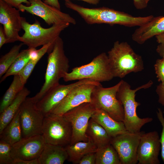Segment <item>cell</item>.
<instances>
[{
  "label": "cell",
  "mask_w": 164,
  "mask_h": 164,
  "mask_svg": "<svg viewBox=\"0 0 164 164\" xmlns=\"http://www.w3.org/2000/svg\"><path fill=\"white\" fill-rule=\"evenodd\" d=\"M67 8L77 12L88 24H118L128 27L141 26L151 20L152 15L135 17L123 12L103 7L88 8L75 4L70 1H65Z\"/></svg>",
  "instance_id": "6da1fadb"
},
{
  "label": "cell",
  "mask_w": 164,
  "mask_h": 164,
  "mask_svg": "<svg viewBox=\"0 0 164 164\" xmlns=\"http://www.w3.org/2000/svg\"><path fill=\"white\" fill-rule=\"evenodd\" d=\"M108 56L114 77L123 78L130 73L140 72L144 69L141 56L126 42H115Z\"/></svg>",
  "instance_id": "7a4b0ae2"
},
{
  "label": "cell",
  "mask_w": 164,
  "mask_h": 164,
  "mask_svg": "<svg viewBox=\"0 0 164 164\" xmlns=\"http://www.w3.org/2000/svg\"><path fill=\"white\" fill-rule=\"evenodd\" d=\"M153 82L150 80L147 83L132 89L130 85L127 82L121 80V83L117 94L118 99L122 103L124 111L123 123L127 130L131 133L140 132L142 127L145 124L151 122L153 119L147 117L139 118L137 114L136 109L140 104L135 99L136 93L142 89L150 87Z\"/></svg>",
  "instance_id": "3957f363"
},
{
  "label": "cell",
  "mask_w": 164,
  "mask_h": 164,
  "mask_svg": "<svg viewBox=\"0 0 164 164\" xmlns=\"http://www.w3.org/2000/svg\"><path fill=\"white\" fill-rule=\"evenodd\" d=\"M69 68V61L65 53L63 42L59 36L47 57L44 83L39 91L31 97L32 100L36 103L49 90L60 84V79L68 72Z\"/></svg>",
  "instance_id": "277c9868"
},
{
  "label": "cell",
  "mask_w": 164,
  "mask_h": 164,
  "mask_svg": "<svg viewBox=\"0 0 164 164\" xmlns=\"http://www.w3.org/2000/svg\"><path fill=\"white\" fill-rule=\"evenodd\" d=\"M21 24L24 33L22 36L19 37L18 41L29 48H36L49 43L54 44L61 32L67 28L70 24L65 22L54 24L50 27L45 28L42 27L38 21L36 20L31 24L22 17Z\"/></svg>",
  "instance_id": "5b68a950"
},
{
  "label": "cell",
  "mask_w": 164,
  "mask_h": 164,
  "mask_svg": "<svg viewBox=\"0 0 164 164\" xmlns=\"http://www.w3.org/2000/svg\"><path fill=\"white\" fill-rule=\"evenodd\" d=\"M114 77L105 53L94 57L89 63L74 67L70 72H67L63 78L65 82L89 79L100 82L109 81Z\"/></svg>",
  "instance_id": "8992f818"
},
{
  "label": "cell",
  "mask_w": 164,
  "mask_h": 164,
  "mask_svg": "<svg viewBox=\"0 0 164 164\" xmlns=\"http://www.w3.org/2000/svg\"><path fill=\"white\" fill-rule=\"evenodd\" d=\"M121 80L115 85L103 87L101 84L96 85L91 94V103L96 108L102 110L118 121H123L124 111L122 104L117 97Z\"/></svg>",
  "instance_id": "52a82bcc"
},
{
  "label": "cell",
  "mask_w": 164,
  "mask_h": 164,
  "mask_svg": "<svg viewBox=\"0 0 164 164\" xmlns=\"http://www.w3.org/2000/svg\"><path fill=\"white\" fill-rule=\"evenodd\" d=\"M42 133L46 143L65 147L70 143L72 127L63 115L51 113L45 116Z\"/></svg>",
  "instance_id": "ba28073f"
},
{
  "label": "cell",
  "mask_w": 164,
  "mask_h": 164,
  "mask_svg": "<svg viewBox=\"0 0 164 164\" xmlns=\"http://www.w3.org/2000/svg\"><path fill=\"white\" fill-rule=\"evenodd\" d=\"M96 108L91 102L84 103L69 111L63 116L70 123L72 135L70 143L87 142L89 138L86 131L90 119Z\"/></svg>",
  "instance_id": "9c48e42d"
},
{
  "label": "cell",
  "mask_w": 164,
  "mask_h": 164,
  "mask_svg": "<svg viewBox=\"0 0 164 164\" xmlns=\"http://www.w3.org/2000/svg\"><path fill=\"white\" fill-rule=\"evenodd\" d=\"M22 138L42 135L44 115L37 107L31 97H27L20 108Z\"/></svg>",
  "instance_id": "30bf717a"
},
{
  "label": "cell",
  "mask_w": 164,
  "mask_h": 164,
  "mask_svg": "<svg viewBox=\"0 0 164 164\" xmlns=\"http://www.w3.org/2000/svg\"><path fill=\"white\" fill-rule=\"evenodd\" d=\"M29 6L21 4L18 9L22 12L26 11L42 19L49 26L67 22L75 25V19L69 14L63 12L55 7L47 4L41 0H29Z\"/></svg>",
  "instance_id": "8fae6325"
},
{
  "label": "cell",
  "mask_w": 164,
  "mask_h": 164,
  "mask_svg": "<svg viewBox=\"0 0 164 164\" xmlns=\"http://www.w3.org/2000/svg\"><path fill=\"white\" fill-rule=\"evenodd\" d=\"M144 132H128L111 138L110 143L116 151L121 164H136L137 151L142 134Z\"/></svg>",
  "instance_id": "7c38bea8"
},
{
  "label": "cell",
  "mask_w": 164,
  "mask_h": 164,
  "mask_svg": "<svg viewBox=\"0 0 164 164\" xmlns=\"http://www.w3.org/2000/svg\"><path fill=\"white\" fill-rule=\"evenodd\" d=\"M100 84V82H93L76 86L56 107L51 113L63 115L69 111L84 103L91 102L92 91L95 86Z\"/></svg>",
  "instance_id": "4fadbf2b"
},
{
  "label": "cell",
  "mask_w": 164,
  "mask_h": 164,
  "mask_svg": "<svg viewBox=\"0 0 164 164\" xmlns=\"http://www.w3.org/2000/svg\"><path fill=\"white\" fill-rule=\"evenodd\" d=\"M161 149L157 132L153 131L141 135L137 151L138 164H159V155Z\"/></svg>",
  "instance_id": "5bb4252c"
},
{
  "label": "cell",
  "mask_w": 164,
  "mask_h": 164,
  "mask_svg": "<svg viewBox=\"0 0 164 164\" xmlns=\"http://www.w3.org/2000/svg\"><path fill=\"white\" fill-rule=\"evenodd\" d=\"M19 10L0 0V23L3 25L6 43L18 41L19 32L22 29V17Z\"/></svg>",
  "instance_id": "9a60e30c"
},
{
  "label": "cell",
  "mask_w": 164,
  "mask_h": 164,
  "mask_svg": "<svg viewBox=\"0 0 164 164\" xmlns=\"http://www.w3.org/2000/svg\"><path fill=\"white\" fill-rule=\"evenodd\" d=\"M45 144L42 135L22 138L12 146V156L13 159L31 160L38 159Z\"/></svg>",
  "instance_id": "2e32d148"
},
{
  "label": "cell",
  "mask_w": 164,
  "mask_h": 164,
  "mask_svg": "<svg viewBox=\"0 0 164 164\" xmlns=\"http://www.w3.org/2000/svg\"><path fill=\"white\" fill-rule=\"evenodd\" d=\"M93 82L95 81L89 79H84L67 85L59 84L47 91L36 103V106L45 116L49 114L74 87L80 84Z\"/></svg>",
  "instance_id": "e0dca14e"
},
{
  "label": "cell",
  "mask_w": 164,
  "mask_h": 164,
  "mask_svg": "<svg viewBox=\"0 0 164 164\" xmlns=\"http://www.w3.org/2000/svg\"><path fill=\"white\" fill-rule=\"evenodd\" d=\"M164 33V16L154 17L136 29L132 35L133 41L142 44L154 36Z\"/></svg>",
  "instance_id": "ac0fdd59"
},
{
  "label": "cell",
  "mask_w": 164,
  "mask_h": 164,
  "mask_svg": "<svg viewBox=\"0 0 164 164\" xmlns=\"http://www.w3.org/2000/svg\"><path fill=\"white\" fill-rule=\"evenodd\" d=\"M91 118L101 125L111 138L128 132L123 122L116 121L102 110L96 108Z\"/></svg>",
  "instance_id": "d6986e66"
},
{
  "label": "cell",
  "mask_w": 164,
  "mask_h": 164,
  "mask_svg": "<svg viewBox=\"0 0 164 164\" xmlns=\"http://www.w3.org/2000/svg\"><path fill=\"white\" fill-rule=\"evenodd\" d=\"M68 159L65 147L46 143L38 160L39 164H63Z\"/></svg>",
  "instance_id": "ffe728a7"
},
{
  "label": "cell",
  "mask_w": 164,
  "mask_h": 164,
  "mask_svg": "<svg viewBox=\"0 0 164 164\" xmlns=\"http://www.w3.org/2000/svg\"><path fill=\"white\" fill-rule=\"evenodd\" d=\"M30 93V91L27 88L24 87L13 101L0 113V133L13 118L22 104Z\"/></svg>",
  "instance_id": "44dd1931"
},
{
  "label": "cell",
  "mask_w": 164,
  "mask_h": 164,
  "mask_svg": "<svg viewBox=\"0 0 164 164\" xmlns=\"http://www.w3.org/2000/svg\"><path fill=\"white\" fill-rule=\"evenodd\" d=\"M65 147L68 155L67 160L74 164H79L84 155L96 152L97 149L96 145L89 139L87 141L78 142L73 144H69Z\"/></svg>",
  "instance_id": "7402d4cb"
},
{
  "label": "cell",
  "mask_w": 164,
  "mask_h": 164,
  "mask_svg": "<svg viewBox=\"0 0 164 164\" xmlns=\"http://www.w3.org/2000/svg\"><path fill=\"white\" fill-rule=\"evenodd\" d=\"M22 138L19 109L12 119L0 133V140L12 146Z\"/></svg>",
  "instance_id": "603a6c76"
},
{
  "label": "cell",
  "mask_w": 164,
  "mask_h": 164,
  "mask_svg": "<svg viewBox=\"0 0 164 164\" xmlns=\"http://www.w3.org/2000/svg\"><path fill=\"white\" fill-rule=\"evenodd\" d=\"M86 134L97 148L110 143L111 139L104 129L91 118L89 121Z\"/></svg>",
  "instance_id": "cb8c5ba5"
},
{
  "label": "cell",
  "mask_w": 164,
  "mask_h": 164,
  "mask_svg": "<svg viewBox=\"0 0 164 164\" xmlns=\"http://www.w3.org/2000/svg\"><path fill=\"white\" fill-rule=\"evenodd\" d=\"M95 164H121L118 154L110 143L97 148Z\"/></svg>",
  "instance_id": "d4e9b609"
},
{
  "label": "cell",
  "mask_w": 164,
  "mask_h": 164,
  "mask_svg": "<svg viewBox=\"0 0 164 164\" xmlns=\"http://www.w3.org/2000/svg\"><path fill=\"white\" fill-rule=\"evenodd\" d=\"M18 75L14 76L10 86L4 94L0 105V113L2 112L13 101L18 94L24 87Z\"/></svg>",
  "instance_id": "484cf974"
},
{
  "label": "cell",
  "mask_w": 164,
  "mask_h": 164,
  "mask_svg": "<svg viewBox=\"0 0 164 164\" xmlns=\"http://www.w3.org/2000/svg\"><path fill=\"white\" fill-rule=\"evenodd\" d=\"M30 48H28L20 52L13 63L1 77L0 83L4 81L8 77L19 74L30 60Z\"/></svg>",
  "instance_id": "4316f807"
},
{
  "label": "cell",
  "mask_w": 164,
  "mask_h": 164,
  "mask_svg": "<svg viewBox=\"0 0 164 164\" xmlns=\"http://www.w3.org/2000/svg\"><path fill=\"white\" fill-rule=\"evenodd\" d=\"M53 45L54 44L49 43L43 46L40 49L38 50L39 56L37 59L35 60H30L25 67L19 73L18 75L23 84L25 85L26 83L37 63L46 53H49L52 51Z\"/></svg>",
  "instance_id": "83f0119b"
},
{
  "label": "cell",
  "mask_w": 164,
  "mask_h": 164,
  "mask_svg": "<svg viewBox=\"0 0 164 164\" xmlns=\"http://www.w3.org/2000/svg\"><path fill=\"white\" fill-rule=\"evenodd\" d=\"M22 43L13 46L9 51L3 56L0 59V77L5 73L13 63L20 53L23 45Z\"/></svg>",
  "instance_id": "f1b7e54d"
},
{
  "label": "cell",
  "mask_w": 164,
  "mask_h": 164,
  "mask_svg": "<svg viewBox=\"0 0 164 164\" xmlns=\"http://www.w3.org/2000/svg\"><path fill=\"white\" fill-rule=\"evenodd\" d=\"M12 146L5 142L0 141V164H12L13 159L11 155Z\"/></svg>",
  "instance_id": "f546056e"
},
{
  "label": "cell",
  "mask_w": 164,
  "mask_h": 164,
  "mask_svg": "<svg viewBox=\"0 0 164 164\" xmlns=\"http://www.w3.org/2000/svg\"><path fill=\"white\" fill-rule=\"evenodd\" d=\"M157 117L162 126V131L160 141L161 145V156L164 163V117L163 112L160 108H158L156 112Z\"/></svg>",
  "instance_id": "4dcf8cb0"
},
{
  "label": "cell",
  "mask_w": 164,
  "mask_h": 164,
  "mask_svg": "<svg viewBox=\"0 0 164 164\" xmlns=\"http://www.w3.org/2000/svg\"><path fill=\"white\" fill-rule=\"evenodd\" d=\"M155 73L159 81L164 82V58L157 59L154 65Z\"/></svg>",
  "instance_id": "1f68e13d"
},
{
  "label": "cell",
  "mask_w": 164,
  "mask_h": 164,
  "mask_svg": "<svg viewBox=\"0 0 164 164\" xmlns=\"http://www.w3.org/2000/svg\"><path fill=\"white\" fill-rule=\"evenodd\" d=\"M96 152L89 153L84 155L79 162V164H95Z\"/></svg>",
  "instance_id": "d6a6232c"
},
{
  "label": "cell",
  "mask_w": 164,
  "mask_h": 164,
  "mask_svg": "<svg viewBox=\"0 0 164 164\" xmlns=\"http://www.w3.org/2000/svg\"><path fill=\"white\" fill-rule=\"evenodd\" d=\"M156 92L158 96V102L164 106V82H160L156 87Z\"/></svg>",
  "instance_id": "836d02e7"
},
{
  "label": "cell",
  "mask_w": 164,
  "mask_h": 164,
  "mask_svg": "<svg viewBox=\"0 0 164 164\" xmlns=\"http://www.w3.org/2000/svg\"><path fill=\"white\" fill-rule=\"evenodd\" d=\"M7 4L18 9L19 6L22 3L26 4L27 6L30 5V3L28 0H3Z\"/></svg>",
  "instance_id": "e575fe53"
},
{
  "label": "cell",
  "mask_w": 164,
  "mask_h": 164,
  "mask_svg": "<svg viewBox=\"0 0 164 164\" xmlns=\"http://www.w3.org/2000/svg\"><path fill=\"white\" fill-rule=\"evenodd\" d=\"M12 164H39L38 159L31 160L13 159Z\"/></svg>",
  "instance_id": "d590c367"
},
{
  "label": "cell",
  "mask_w": 164,
  "mask_h": 164,
  "mask_svg": "<svg viewBox=\"0 0 164 164\" xmlns=\"http://www.w3.org/2000/svg\"><path fill=\"white\" fill-rule=\"evenodd\" d=\"M133 0L134 5L137 9H142L145 8L147 6L148 3L146 0Z\"/></svg>",
  "instance_id": "8d00e7d4"
},
{
  "label": "cell",
  "mask_w": 164,
  "mask_h": 164,
  "mask_svg": "<svg viewBox=\"0 0 164 164\" xmlns=\"http://www.w3.org/2000/svg\"><path fill=\"white\" fill-rule=\"evenodd\" d=\"M43 1L46 4L60 10V5L58 0H44Z\"/></svg>",
  "instance_id": "74e56055"
},
{
  "label": "cell",
  "mask_w": 164,
  "mask_h": 164,
  "mask_svg": "<svg viewBox=\"0 0 164 164\" xmlns=\"http://www.w3.org/2000/svg\"><path fill=\"white\" fill-rule=\"evenodd\" d=\"M39 56V50L35 48H30L29 53V56L30 60H35L38 58Z\"/></svg>",
  "instance_id": "f35d334b"
},
{
  "label": "cell",
  "mask_w": 164,
  "mask_h": 164,
  "mask_svg": "<svg viewBox=\"0 0 164 164\" xmlns=\"http://www.w3.org/2000/svg\"><path fill=\"white\" fill-rule=\"evenodd\" d=\"M6 43V39L4 31L3 28L2 26L0 27V48L3 45Z\"/></svg>",
  "instance_id": "ab89813d"
},
{
  "label": "cell",
  "mask_w": 164,
  "mask_h": 164,
  "mask_svg": "<svg viewBox=\"0 0 164 164\" xmlns=\"http://www.w3.org/2000/svg\"><path fill=\"white\" fill-rule=\"evenodd\" d=\"M156 51L162 58H164V43H159L157 46Z\"/></svg>",
  "instance_id": "60d3db41"
},
{
  "label": "cell",
  "mask_w": 164,
  "mask_h": 164,
  "mask_svg": "<svg viewBox=\"0 0 164 164\" xmlns=\"http://www.w3.org/2000/svg\"><path fill=\"white\" fill-rule=\"evenodd\" d=\"M155 37L159 43H164V33L156 35Z\"/></svg>",
  "instance_id": "b9f144b4"
},
{
  "label": "cell",
  "mask_w": 164,
  "mask_h": 164,
  "mask_svg": "<svg viewBox=\"0 0 164 164\" xmlns=\"http://www.w3.org/2000/svg\"><path fill=\"white\" fill-rule=\"evenodd\" d=\"M65 1L69 0L70 1L71 0H64ZM83 1L84 2L88 4L96 5L98 4L100 2V0H77Z\"/></svg>",
  "instance_id": "7bdbcfd3"
},
{
  "label": "cell",
  "mask_w": 164,
  "mask_h": 164,
  "mask_svg": "<svg viewBox=\"0 0 164 164\" xmlns=\"http://www.w3.org/2000/svg\"><path fill=\"white\" fill-rule=\"evenodd\" d=\"M150 0H146V2L148 4V3L149 2V1Z\"/></svg>",
  "instance_id": "ee69618b"
}]
</instances>
